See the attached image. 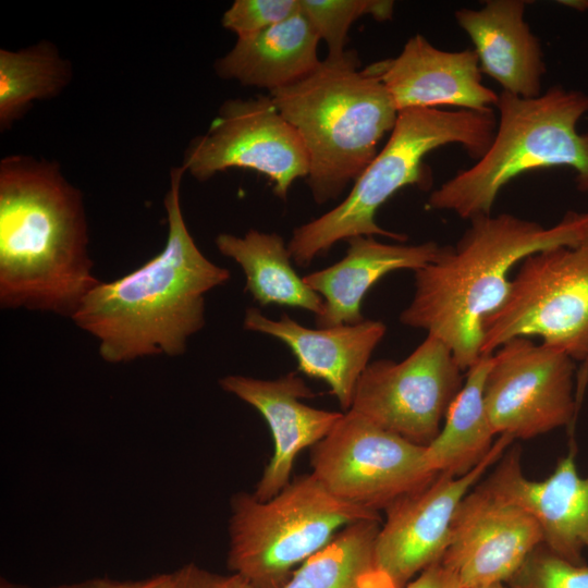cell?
Instances as JSON below:
<instances>
[{
	"label": "cell",
	"instance_id": "26",
	"mask_svg": "<svg viewBox=\"0 0 588 588\" xmlns=\"http://www.w3.org/2000/svg\"><path fill=\"white\" fill-rule=\"evenodd\" d=\"M301 12L308 19L328 48L327 58L342 57L352 24L363 15L378 22L392 19L394 2L388 0H299Z\"/></svg>",
	"mask_w": 588,
	"mask_h": 588
},
{
	"label": "cell",
	"instance_id": "6",
	"mask_svg": "<svg viewBox=\"0 0 588 588\" xmlns=\"http://www.w3.org/2000/svg\"><path fill=\"white\" fill-rule=\"evenodd\" d=\"M493 142L470 168L434 189L426 207L463 219L491 215L500 191L519 174L568 167L577 189L588 193V132L577 124L588 112V95L554 85L535 98L499 94Z\"/></svg>",
	"mask_w": 588,
	"mask_h": 588
},
{
	"label": "cell",
	"instance_id": "31",
	"mask_svg": "<svg viewBox=\"0 0 588 588\" xmlns=\"http://www.w3.org/2000/svg\"><path fill=\"white\" fill-rule=\"evenodd\" d=\"M404 588H463L457 576L441 561L424 569Z\"/></svg>",
	"mask_w": 588,
	"mask_h": 588
},
{
	"label": "cell",
	"instance_id": "14",
	"mask_svg": "<svg viewBox=\"0 0 588 588\" xmlns=\"http://www.w3.org/2000/svg\"><path fill=\"white\" fill-rule=\"evenodd\" d=\"M543 536L525 510L494 494L480 481L461 501L441 562L463 588L505 584Z\"/></svg>",
	"mask_w": 588,
	"mask_h": 588
},
{
	"label": "cell",
	"instance_id": "7",
	"mask_svg": "<svg viewBox=\"0 0 588 588\" xmlns=\"http://www.w3.org/2000/svg\"><path fill=\"white\" fill-rule=\"evenodd\" d=\"M368 518L380 515L336 498L314 474L267 501L240 492L231 499L228 566L254 588H282L340 530Z\"/></svg>",
	"mask_w": 588,
	"mask_h": 588
},
{
	"label": "cell",
	"instance_id": "16",
	"mask_svg": "<svg viewBox=\"0 0 588 588\" xmlns=\"http://www.w3.org/2000/svg\"><path fill=\"white\" fill-rule=\"evenodd\" d=\"M219 384L258 411L270 428L273 454L253 492L259 501L273 498L290 483L298 453L322 440L343 415L305 404L302 400L315 394L295 372L273 380L230 375Z\"/></svg>",
	"mask_w": 588,
	"mask_h": 588
},
{
	"label": "cell",
	"instance_id": "9",
	"mask_svg": "<svg viewBox=\"0 0 588 588\" xmlns=\"http://www.w3.org/2000/svg\"><path fill=\"white\" fill-rule=\"evenodd\" d=\"M310 464L311 474L333 495L377 513L438 475L428 465L426 446L353 411L313 446Z\"/></svg>",
	"mask_w": 588,
	"mask_h": 588
},
{
	"label": "cell",
	"instance_id": "28",
	"mask_svg": "<svg viewBox=\"0 0 588 588\" xmlns=\"http://www.w3.org/2000/svg\"><path fill=\"white\" fill-rule=\"evenodd\" d=\"M299 11V0H235L223 13L221 25L237 39L271 27Z\"/></svg>",
	"mask_w": 588,
	"mask_h": 588
},
{
	"label": "cell",
	"instance_id": "30",
	"mask_svg": "<svg viewBox=\"0 0 588 588\" xmlns=\"http://www.w3.org/2000/svg\"><path fill=\"white\" fill-rule=\"evenodd\" d=\"M170 578V573L157 574L136 580H118L112 578H93L78 583L63 584L48 588H166ZM0 588H34L14 584L7 579H1Z\"/></svg>",
	"mask_w": 588,
	"mask_h": 588
},
{
	"label": "cell",
	"instance_id": "8",
	"mask_svg": "<svg viewBox=\"0 0 588 588\" xmlns=\"http://www.w3.org/2000/svg\"><path fill=\"white\" fill-rule=\"evenodd\" d=\"M480 355L514 338L538 335L588 362V237L528 255L503 304L482 324Z\"/></svg>",
	"mask_w": 588,
	"mask_h": 588
},
{
	"label": "cell",
	"instance_id": "24",
	"mask_svg": "<svg viewBox=\"0 0 588 588\" xmlns=\"http://www.w3.org/2000/svg\"><path fill=\"white\" fill-rule=\"evenodd\" d=\"M380 520L363 519L340 530L282 588H392L375 566Z\"/></svg>",
	"mask_w": 588,
	"mask_h": 588
},
{
	"label": "cell",
	"instance_id": "4",
	"mask_svg": "<svg viewBox=\"0 0 588 588\" xmlns=\"http://www.w3.org/2000/svg\"><path fill=\"white\" fill-rule=\"evenodd\" d=\"M269 95L305 144L306 182L318 205L359 177L399 115L376 63L360 69L354 50L326 57L307 77Z\"/></svg>",
	"mask_w": 588,
	"mask_h": 588
},
{
	"label": "cell",
	"instance_id": "10",
	"mask_svg": "<svg viewBox=\"0 0 588 588\" xmlns=\"http://www.w3.org/2000/svg\"><path fill=\"white\" fill-rule=\"evenodd\" d=\"M575 360L562 348L519 336L491 354L483 399L497 437L527 440L573 425L583 390Z\"/></svg>",
	"mask_w": 588,
	"mask_h": 588
},
{
	"label": "cell",
	"instance_id": "23",
	"mask_svg": "<svg viewBox=\"0 0 588 588\" xmlns=\"http://www.w3.org/2000/svg\"><path fill=\"white\" fill-rule=\"evenodd\" d=\"M491 354L480 355L466 371L463 387L452 401L438 436L426 446L434 473L461 476L476 467L492 449L497 436L483 399Z\"/></svg>",
	"mask_w": 588,
	"mask_h": 588
},
{
	"label": "cell",
	"instance_id": "3",
	"mask_svg": "<svg viewBox=\"0 0 588 588\" xmlns=\"http://www.w3.org/2000/svg\"><path fill=\"white\" fill-rule=\"evenodd\" d=\"M588 237V211H569L554 225L511 213L481 215L454 246L414 271V295L400 321L445 343L463 370L480 357L482 324L505 301L511 269L528 255Z\"/></svg>",
	"mask_w": 588,
	"mask_h": 588
},
{
	"label": "cell",
	"instance_id": "32",
	"mask_svg": "<svg viewBox=\"0 0 588 588\" xmlns=\"http://www.w3.org/2000/svg\"><path fill=\"white\" fill-rule=\"evenodd\" d=\"M558 3H562L563 5L575 9L577 11H585L588 9V1H585V0L559 1Z\"/></svg>",
	"mask_w": 588,
	"mask_h": 588
},
{
	"label": "cell",
	"instance_id": "18",
	"mask_svg": "<svg viewBox=\"0 0 588 588\" xmlns=\"http://www.w3.org/2000/svg\"><path fill=\"white\" fill-rule=\"evenodd\" d=\"M243 327L283 342L295 356L298 370L326 382L346 412L351 408L358 379L387 332L382 321L372 319L313 329L287 314L273 320L254 307L246 309Z\"/></svg>",
	"mask_w": 588,
	"mask_h": 588
},
{
	"label": "cell",
	"instance_id": "25",
	"mask_svg": "<svg viewBox=\"0 0 588 588\" xmlns=\"http://www.w3.org/2000/svg\"><path fill=\"white\" fill-rule=\"evenodd\" d=\"M72 74L71 63L49 41L19 50L0 49L1 131L22 119L34 101L60 95Z\"/></svg>",
	"mask_w": 588,
	"mask_h": 588
},
{
	"label": "cell",
	"instance_id": "22",
	"mask_svg": "<svg viewBox=\"0 0 588 588\" xmlns=\"http://www.w3.org/2000/svg\"><path fill=\"white\" fill-rule=\"evenodd\" d=\"M218 250L244 271L245 290L260 306L280 305L311 311L323 310V299L309 287L292 265L284 240L278 233L248 230L243 236L220 233Z\"/></svg>",
	"mask_w": 588,
	"mask_h": 588
},
{
	"label": "cell",
	"instance_id": "1",
	"mask_svg": "<svg viewBox=\"0 0 588 588\" xmlns=\"http://www.w3.org/2000/svg\"><path fill=\"white\" fill-rule=\"evenodd\" d=\"M82 192L56 161H0V306L69 317L100 280Z\"/></svg>",
	"mask_w": 588,
	"mask_h": 588
},
{
	"label": "cell",
	"instance_id": "20",
	"mask_svg": "<svg viewBox=\"0 0 588 588\" xmlns=\"http://www.w3.org/2000/svg\"><path fill=\"white\" fill-rule=\"evenodd\" d=\"M347 244L341 260L303 277L323 299V310L315 317L318 328L363 321V299L381 278L401 269L416 271L437 259L443 249L433 241L403 245L380 242L375 236H355Z\"/></svg>",
	"mask_w": 588,
	"mask_h": 588
},
{
	"label": "cell",
	"instance_id": "33",
	"mask_svg": "<svg viewBox=\"0 0 588 588\" xmlns=\"http://www.w3.org/2000/svg\"><path fill=\"white\" fill-rule=\"evenodd\" d=\"M480 588H507V587L505 586V584H493V585H489V586H485Z\"/></svg>",
	"mask_w": 588,
	"mask_h": 588
},
{
	"label": "cell",
	"instance_id": "5",
	"mask_svg": "<svg viewBox=\"0 0 588 588\" xmlns=\"http://www.w3.org/2000/svg\"><path fill=\"white\" fill-rule=\"evenodd\" d=\"M497 126L494 111L439 108L400 111L387 144L354 182L344 200L293 230L287 243L292 261L306 268L338 242L355 236H384L404 242L405 234L378 225V209L405 186L428 188L431 174L424 159L441 146L457 144L471 158L480 159L491 146Z\"/></svg>",
	"mask_w": 588,
	"mask_h": 588
},
{
	"label": "cell",
	"instance_id": "12",
	"mask_svg": "<svg viewBox=\"0 0 588 588\" xmlns=\"http://www.w3.org/2000/svg\"><path fill=\"white\" fill-rule=\"evenodd\" d=\"M464 371L451 348L427 338L403 360L370 362L348 411L415 444L427 446L440 432Z\"/></svg>",
	"mask_w": 588,
	"mask_h": 588
},
{
	"label": "cell",
	"instance_id": "13",
	"mask_svg": "<svg viewBox=\"0 0 588 588\" xmlns=\"http://www.w3.org/2000/svg\"><path fill=\"white\" fill-rule=\"evenodd\" d=\"M513 441L499 436L489 454L470 471L461 476L439 473L427 486L384 510L385 520L375 541V566L392 588H404L416 574L441 560L461 501Z\"/></svg>",
	"mask_w": 588,
	"mask_h": 588
},
{
	"label": "cell",
	"instance_id": "27",
	"mask_svg": "<svg viewBox=\"0 0 588 588\" xmlns=\"http://www.w3.org/2000/svg\"><path fill=\"white\" fill-rule=\"evenodd\" d=\"M507 588H588V564H574L537 547L505 583Z\"/></svg>",
	"mask_w": 588,
	"mask_h": 588
},
{
	"label": "cell",
	"instance_id": "29",
	"mask_svg": "<svg viewBox=\"0 0 588 588\" xmlns=\"http://www.w3.org/2000/svg\"><path fill=\"white\" fill-rule=\"evenodd\" d=\"M166 588H254L238 574L221 575L196 564H186L170 573Z\"/></svg>",
	"mask_w": 588,
	"mask_h": 588
},
{
	"label": "cell",
	"instance_id": "11",
	"mask_svg": "<svg viewBox=\"0 0 588 588\" xmlns=\"http://www.w3.org/2000/svg\"><path fill=\"white\" fill-rule=\"evenodd\" d=\"M181 167L201 182L232 168L253 170L284 200L292 184L307 177L309 157L270 95H257L225 100L206 133L191 140Z\"/></svg>",
	"mask_w": 588,
	"mask_h": 588
},
{
	"label": "cell",
	"instance_id": "15",
	"mask_svg": "<svg viewBox=\"0 0 588 588\" xmlns=\"http://www.w3.org/2000/svg\"><path fill=\"white\" fill-rule=\"evenodd\" d=\"M576 449L561 457L542 480L528 478L519 446H511L480 483L516 504L538 523L549 550L574 564H584L588 550V474L576 466Z\"/></svg>",
	"mask_w": 588,
	"mask_h": 588
},
{
	"label": "cell",
	"instance_id": "17",
	"mask_svg": "<svg viewBox=\"0 0 588 588\" xmlns=\"http://www.w3.org/2000/svg\"><path fill=\"white\" fill-rule=\"evenodd\" d=\"M375 63L399 112L439 106L492 112L499 100L482 83L474 49L440 50L416 34L395 58Z\"/></svg>",
	"mask_w": 588,
	"mask_h": 588
},
{
	"label": "cell",
	"instance_id": "19",
	"mask_svg": "<svg viewBox=\"0 0 588 588\" xmlns=\"http://www.w3.org/2000/svg\"><path fill=\"white\" fill-rule=\"evenodd\" d=\"M527 3L488 0L478 10L460 9L454 16L475 47L481 72L503 91L535 98L543 93L546 63L540 40L525 20Z\"/></svg>",
	"mask_w": 588,
	"mask_h": 588
},
{
	"label": "cell",
	"instance_id": "21",
	"mask_svg": "<svg viewBox=\"0 0 588 588\" xmlns=\"http://www.w3.org/2000/svg\"><path fill=\"white\" fill-rule=\"evenodd\" d=\"M320 38L299 11L289 19L246 38L215 62L217 75L243 86L268 89L290 86L311 74L320 64Z\"/></svg>",
	"mask_w": 588,
	"mask_h": 588
},
{
	"label": "cell",
	"instance_id": "2",
	"mask_svg": "<svg viewBox=\"0 0 588 588\" xmlns=\"http://www.w3.org/2000/svg\"><path fill=\"white\" fill-rule=\"evenodd\" d=\"M185 171L174 167L163 205L168 234L162 250L137 269L99 282L81 302L73 322L98 342L109 364L181 356L205 323V295L230 271L210 261L191 235L181 206Z\"/></svg>",
	"mask_w": 588,
	"mask_h": 588
}]
</instances>
